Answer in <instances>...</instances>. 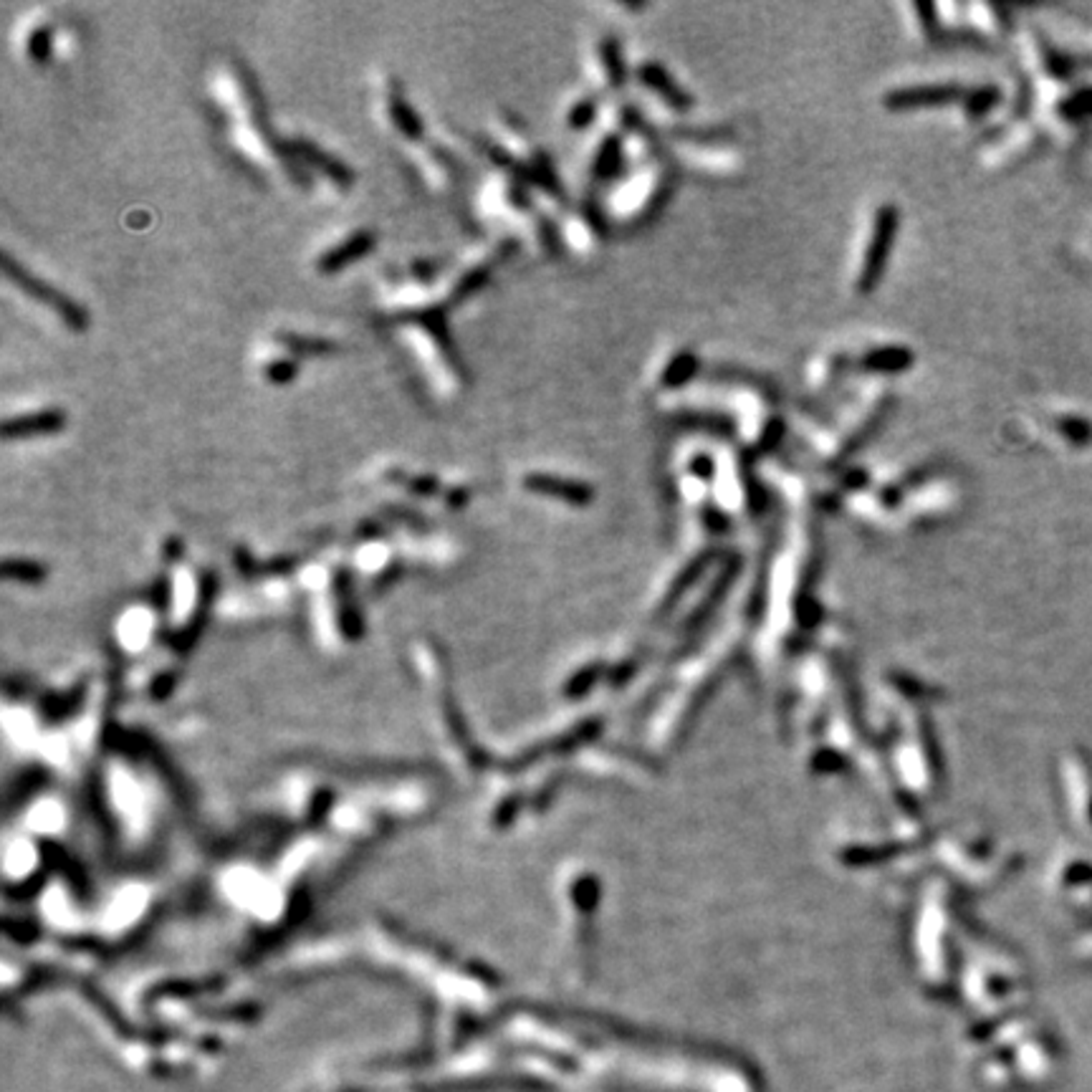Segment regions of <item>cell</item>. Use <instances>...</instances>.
<instances>
[{"instance_id":"obj_3","label":"cell","mask_w":1092,"mask_h":1092,"mask_svg":"<svg viewBox=\"0 0 1092 1092\" xmlns=\"http://www.w3.org/2000/svg\"><path fill=\"white\" fill-rule=\"evenodd\" d=\"M959 87L954 84H918V87H901L885 94V109L890 111H913V109H936L959 100Z\"/></svg>"},{"instance_id":"obj_7","label":"cell","mask_w":1092,"mask_h":1092,"mask_svg":"<svg viewBox=\"0 0 1092 1092\" xmlns=\"http://www.w3.org/2000/svg\"><path fill=\"white\" fill-rule=\"evenodd\" d=\"M637 74H640L642 84L653 89L658 97H663L665 105H670L673 109L686 111L688 107H691V97H688V94L683 92L681 87H678L676 79L670 77V74L665 72L663 67H658V64H645V67H642Z\"/></svg>"},{"instance_id":"obj_1","label":"cell","mask_w":1092,"mask_h":1092,"mask_svg":"<svg viewBox=\"0 0 1092 1092\" xmlns=\"http://www.w3.org/2000/svg\"><path fill=\"white\" fill-rule=\"evenodd\" d=\"M898 228H901V213L895 205H883V208L875 210L870 238L865 243L860 269H857L855 276V292L860 297H867V294H873L878 289L890 253H893L895 238H898Z\"/></svg>"},{"instance_id":"obj_6","label":"cell","mask_w":1092,"mask_h":1092,"mask_svg":"<svg viewBox=\"0 0 1092 1092\" xmlns=\"http://www.w3.org/2000/svg\"><path fill=\"white\" fill-rule=\"evenodd\" d=\"M524 489L534 491V494L556 496V499L571 501V504H587L592 499L589 484H579V481H571V478L551 476V473H532V476L524 478Z\"/></svg>"},{"instance_id":"obj_5","label":"cell","mask_w":1092,"mask_h":1092,"mask_svg":"<svg viewBox=\"0 0 1092 1092\" xmlns=\"http://www.w3.org/2000/svg\"><path fill=\"white\" fill-rule=\"evenodd\" d=\"M374 248V236L369 231H359L354 236H349L346 241H341L339 246L329 248L327 253H322L317 261L319 274H336V271L346 269L354 261L364 259L367 253H372Z\"/></svg>"},{"instance_id":"obj_9","label":"cell","mask_w":1092,"mask_h":1092,"mask_svg":"<svg viewBox=\"0 0 1092 1092\" xmlns=\"http://www.w3.org/2000/svg\"><path fill=\"white\" fill-rule=\"evenodd\" d=\"M387 102H390L387 109H390L392 124H395L405 137H420V119H417V114L412 111V107L407 105L405 97H402L400 92H395L387 97Z\"/></svg>"},{"instance_id":"obj_12","label":"cell","mask_w":1092,"mask_h":1092,"mask_svg":"<svg viewBox=\"0 0 1092 1092\" xmlns=\"http://www.w3.org/2000/svg\"><path fill=\"white\" fill-rule=\"evenodd\" d=\"M622 162V144L617 137H607L599 147L597 157H594V175L597 177H609L615 175L617 167Z\"/></svg>"},{"instance_id":"obj_15","label":"cell","mask_w":1092,"mask_h":1092,"mask_svg":"<svg viewBox=\"0 0 1092 1092\" xmlns=\"http://www.w3.org/2000/svg\"><path fill=\"white\" fill-rule=\"evenodd\" d=\"M594 111H597L594 100H579L569 111H566V121H569L574 129H584V126L592 124Z\"/></svg>"},{"instance_id":"obj_10","label":"cell","mask_w":1092,"mask_h":1092,"mask_svg":"<svg viewBox=\"0 0 1092 1092\" xmlns=\"http://www.w3.org/2000/svg\"><path fill=\"white\" fill-rule=\"evenodd\" d=\"M698 369V359L693 351H681V354H676V357L670 359V364L665 367V374L660 377V382H663V387H668V390H673V387H681L683 382H688V379L696 374Z\"/></svg>"},{"instance_id":"obj_16","label":"cell","mask_w":1092,"mask_h":1092,"mask_svg":"<svg viewBox=\"0 0 1092 1092\" xmlns=\"http://www.w3.org/2000/svg\"><path fill=\"white\" fill-rule=\"evenodd\" d=\"M297 372H299V369H297V364L292 362V359H274V362L266 367V377H269L271 382H276V384H286L289 379L297 377Z\"/></svg>"},{"instance_id":"obj_2","label":"cell","mask_w":1092,"mask_h":1092,"mask_svg":"<svg viewBox=\"0 0 1092 1092\" xmlns=\"http://www.w3.org/2000/svg\"><path fill=\"white\" fill-rule=\"evenodd\" d=\"M3 274H6L8 281H13V286H16L18 292H23L28 299H34V302L44 304L49 312H54L56 317L64 322L67 329L77 331V334L87 331L89 327L87 309H84L82 304L74 302L72 297H67L64 292H56L54 286L44 284V281H39L36 276L28 274V271L21 269V266H18L8 253H3Z\"/></svg>"},{"instance_id":"obj_14","label":"cell","mask_w":1092,"mask_h":1092,"mask_svg":"<svg viewBox=\"0 0 1092 1092\" xmlns=\"http://www.w3.org/2000/svg\"><path fill=\"white\" fill-rule=\"evenodd\" d=\"M51 49H54V41H51V31L46 26L36 28L34 34L28 36L26 54L31 56L36 64H46V61H49V56H51Z\"/></svg>"},{"instance_id":"obj_11","label":"cell","mask_w":1092,"mask_h":1092,"mask_svg":"<svg viewBox=\"0 0 1092 1092\" xmlns=\"http://www.w3.org/2000/svg\"><path fill=\"white\" fill-rule=\"evenodd\" d=\"M599 64L604 69V77L612 87H620L622 79H625V64H622L620 46L615 44V39H604L599 46Z\"/></svg>"},{"instance_id":"obj_8","label":"cell","mask_w":1092,"mask_h":1092,"mask_svg":"<svg viewBox=\"0 0 1092 1092\" xmlns=\"http://www.w3.org/2000/svg\"><path fill=\"white\" fill-rule=\"evenodd\" d=\"M860 367L875 374H901L913 367V351L906 346H878L862 354Z\"/></svg>"},{"instance_id":"obj_4","label":"cell","mask_w":1092,"mask_h":1092,"mask_svg":"<svg viewBox=\"0 0 1092 1092\" xmlns=\"http://www.w3.org/2000/svg\"><path fill=\"white\" fill-rule=\"evenodd\" d=\"M64 423H67V415H64V410H56V407L26 412V415L8 417L6 423H3V438L21 440L39 438V435H54L64 430Z\"/></svg>"},{"instance_id":"obj_13","label":"cell","mask_w":1092,"mask_h":1092,"mask_svg":"<svg viewBox=\"0 0 1092 1092\" xmlns=\"http://www.w3.org/2000/svg\"><path fill=\"white\" fill-rule=\"evenodd\" d=\"M281 341L286 344V349L299 351V354H329L334 351V341L327 339H309V336H297V334H281Z\"/></svg>"}]
</instances>
